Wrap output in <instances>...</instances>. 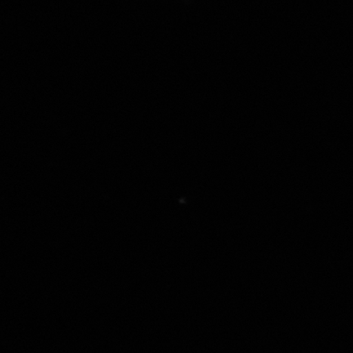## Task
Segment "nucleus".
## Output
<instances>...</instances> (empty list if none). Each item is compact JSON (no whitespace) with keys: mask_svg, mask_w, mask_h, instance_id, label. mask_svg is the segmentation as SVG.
<instances>
[]
</instances>
